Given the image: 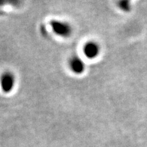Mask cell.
<instances>
[{
    "mask_svg": "<svg viewBox=\"0 0 147 147\" xmlns=\"http://www.w3.org/2000/svg\"><path fill=\"white\" fill-rule=\"evenodd\" d=\"M50 25L54 33L61 37H69L72 34V27L65 21L53 20L50 22Z\"/></svg>",
    "mask_w": 147,
    "mask_h": 147,
    "instance_id": "1",
    "label": "cell"
},
{
    "mask_svg": "<svg viewBox=\"0 0 147 147\" xmlns=\"http://www.w3.org/2000/svg\"><path fill=\"white\" fill-rule=\"evenodd\" d=\"M0 84L2 90L4 92H10L15 85V76L10 72H5L2 74L0 79Z\"/></svg>",
    "mask_w": 147,
    "mask_h": 147,
    "instance_id": "2",
    "label": "cell"
},
{
    "mask_svg": "<svg viewBox=\"0 0 147 147\" xmlns=\"http://www.w3.org/2000/svg\"><path fill=\"white\" fill-rule=\"evenodd\" d=\"M84 55L89 59H94L100 54V46L93 41L86 42L83 47Z\"/></svg>",
    "mask_w": 147,
    "mask_h": 147,
    "instance_id": "3",
    "label": "cell"
},
{
    "mask_svg": "<svg viewBox=\"0 0 147 147\" xmlns=\"http://www.w3.org/2000/svg\"><path fill=\"white\" fill-rule=\"evenodd\" d=\"M69 68L71 69V71L74 74H82L84 71V61L78 57H73L70 58L69 60Z\"/></svg>",
    "mask_w": 147,
    "mask_h": 147,
    "instance_id": "4",
    "label": "cell"
}]
</instances>
